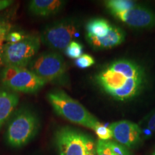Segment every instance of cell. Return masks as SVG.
Wrapping results in <instances>:
<instances>
[{
	"instance_id": "1",
	"label": "cell",
	"mask_w": 155,
	"mask_h": 155,
	"mask_svg": "<svg viewBox=\"0 0 155 155\" xmlns=\"http://www.w3.org/2000/svg\"><path fill=\"white\" fill-rule=\"evenodd\" d=\"M98 86L118 101H129L140 95L147 83L144 68L129 59L112 61L95 76Z\"/></svg>"
},
{
	"instance_id": "2",
	"label": "cell",
	"mask_w": 155,
	"mask_h": 155,
	"mask_svg": "<svg viewBox=\"0 0 155 155\" xmlns=\"http://www.w3.org/2000/svg\"><path fill=\"white\" fill-rule=\"evenodd\" d=\"M40 119L33 110L21 107L14 112L6 131V141L13 148H20L28 144L38 134Z\"/></svg>"
},
{
	"instance_id": "3",
	"label": "cell",
	"mask_w": 155,
	"mask_h": 155,
	"mask_svg": "<svg viewBox=\"0 0 155 155\" xmlns=\"http://www.w3.org/2000/svg\"><path fill=\"white\" fill-rule=\"evenodd\" d=\"M47 98L55 113L71 123L94 130L100 122L81 103L71 98L64 91H51L48 94Z\"/></svg>"
},
{
	"instance_id": "4",
	"label": "cell",
	"mask_w": 155,
	"mask_h": 155,
	"mask_svg": "<svg viewBox=\"0 0 155 155\" xmlns=\"http://www.w3.org/2000/svg\"><path fill=\"white\" fill-rule=\"evenodd\" d=\"M54 141L59 155H90L96 152L94 139L73 127H63L57 129Z\"/></svg>"
},
{
	"instance_id": "5",
	"label": "cell",
	"mask_w": 155,
	"mask_h": 155,
	"mask_svg": "<svg viewBox=\"0 0 155 155\" xmlns=\"http://www.w3.org/2000/svg\"><path fill=\"white\" fill-rule=\"evenodd\" d=\"M41 45L40 36L28 35L17 43L3 45L1 63L4 67L28 68Z\"/></svg>"
},
{
	"instance_id": "6",
	"label": "cell",
	"mask_w": 155,
	"mask_h": 155,
	"mask_svg": "<svg viewBox=\"0 0 155 155\" xmlns=\"http://www.w3.org/2000/svg\"><path fill=\"white\" fill-rule=\"evenodd\" d=\"M80 23L75 18H65L45 27L40 35L41 43L53 51H64L78 35Z\"/></svg>"
},
{
	"instance_id": "7",
	"label": "cell",
	"mask_w": 155,
	"mask_h": 155,
	"mask_svg": "<svg viewBox=\"0 0 155 155\" xmlns=\"http://www.w3.org/2000/svg\"><path fill=\"white\" fill-rule=\"evenodd\" d=\"M2 86L15 93L35 94L43 88L45 81L27 68L3 67L0 71Z\"/></svg>"
},
{
	"instance_id": "8",
	"label": "cell",
	"mask_w": 155,
	"mask_h": 155,
	"mask_svg": "<svg viewBox=\"0 0 155 155\" xmlns=\"http://www.w3.org/2000/svg\"><path fill=\"white\" fill-rule=\"evenodd\" d=\"M27 68L46 83H55L62 80L67 72L66 63L63 57L53 50L39 54Z\"/></svg>"
},
{
	"instance_id": "9",
	"label": "cell",
	"mask_w": 155,
	"mask_h": 155,
	"mask_svg": "<svg viewBox=\"0 0 155 155\" xmlns=\"http://www.w3.org/2000/svg\"><path fill=\"white\" fill-rule=\"evenodd\" d=\"M108 127L112 131L115 141L128 150L137 147L143 140L142 132L139 124L121 120L114 122Z\"/></svg>"
},
{
	"instance_id": "10",
	"label": "cell",
	"mask_w": 155,
	"mask_h": 155,
	"mask_svg": "<svg viewBox=\"0 0 155 155\" xmlns=\"http://www.w3.org/2000/svg\"><path fill=\"white\" fill-rule=\"evenodd\" d=\"M111 15L133 28L149 29L155 26V13L151 9L139 4L129 10Z\"/></svg>"
},
{
	"instance_id": "11",
	"label": "cell",
	"mask_w": 155,
	"mask_h": 155,
	"mask_svg": "<svg viewBox=\"0 0 155 155\" xmlns=\"http://www.w3.org/2000/svg\"><path fill=\"white\" fill-rule=\"evenodd\" d=\"M126 38V33L123 29L112 25L111 30L106 37L97 38L86 35L88 43L96 50H108L123 43Z\"/></svg>"
},
{
	"instance_id": "12",
	"label": "cell",
	"mask_w": 155,
	"mask_h": 155,
	"mask_svg": "<svg viewBox=\"0 0 155 155\" xmlns=\"http://www.w3.org/2000/svg\"><path fill=\"white\" fill-rule=\"evenodd\" d=\"M19 100L17 93L0 86V130L14 114Z\"/></svg>"
},
{
	"instance_id": "13",
	"label": "cell",
	"mask_w": 155,
	"mask_h": 155,
	"mask_svg": "<svg viewBox=\"0 0 155 155\" xmlns=\"http://www.w3.org/2000/svg\"><path fill=\"white\" fill-rule=\"evenodd\" d=\"M66 2L61 0H32L28 5L30 14L36 17H47L59 13Z\"/></svg>"
},
{
	"instance_id": "14",
	"label": "cell",
	"mask_w": 155,
	"mask_h": 155,
	"mask_svg": "<svg viewBox=\"0 0 155 155\" xmlns=\"http://www.w3.org/2000/svg\"><path fill=\"white\" fill-rule=\"evenodd\" d=\"M96 155H131L127 148L115 141L98 139L96 144Z\"/></svg>"
},
{
	"instance_id": "15",
	"label": "cell",
	"mask_w": 155,
	"mask_h": 155,
	"mask_svg": "<svg viewBox=\"0 0 155 155\" xmlns=\"http://www.w3.org/2000/svg\"><path fill=\"white\" fill-rule=\"evenodd\" d=\"M111 27L112 25L106 19H91L86 25V35L97 38H104L108 34Z\"/></svg>"
},
{
	"instance_id": "16",
	"label": "cell",
	"mask_w": 155,
	"mask_h": 155,
	"mask_svg": "<svg viewBox=\"0 0 155 155\" xmlns=\"http://www.w3.org/2000/svg\"><path fill=\"white\" fill-rule=\"evenodd\" d=\"M139 125L142 132L143 139L155 135V108L141 120Z\"/></svg>"
},
{
	"instance_id": "17",
	"label": "cell",
	"mask_w": 155,
	"mask_h": 155,
	"mask_svg": "<svg viewBox=\"0 0 155 155\" xmlns=\"http://www.w3.org/2000/svg\"><path fill=\"white\" fill-rule=\"evenodd\" d=\"M137 3L131 0H108L104 2V5L110 14L119 13L134 8Z\"/></svg>"
},
{
	"instance_id": "18",
	"label": "cell",
	"mask_w": 155,
	"mask_h": 155,
	"mask_svg": "<svg viewBox=\"0 0 155 155\" xmlns=\"http://www.w3.org/2000/svg\"><path fill=\"white\" fill-rule=\"evenodd\" d=\"M83 48L82 45L75 40H73L67 46L64 52L68 58L77 59L83 55Z\"/></svg>"
},
{
	"instance_id": "19",
	"label": "cell",
	"mask_w": 155,
	"mask_h": 155,
	"mask_svg": "<svg viewBox=\"0 0 155 155\" xmlns=\"http://www.w3.org/2000/svg\"><path fill=\"white\" fill-rule=\"evenodd\" d=\"M94 131L96 132L100 140L108 141L111 140L113 138V134L109 127H106L101 122L95 127Z\"/></svg>"
},
{
	"instance_id": "20",
	"label": "cell",
	"mask_w": 155,
	"mask_h": 155,
	"mask_svg": "<svg viewBox=\"0 0 155 155\" xmlns=\"http://www.w3.org/2000/svg\"><path fill=\"white\" fill-rule=\"evenodd\" d=\"M95 64V59L92 55L85 53L75 59V66L81 69H86L91 67Z\"/></svg>"
},
{
	"instance_id": "21",
	"label": "cell",
	"mask_w": 155,
	"mask_h": 155,
	"mask_svg": "<svg viewBox=\"0 0 155 155\" xmlns=\"http://www.w3.org/2000/svg\"><path fill=\"white\" fill-rule=\"evenodd\" d=\"M24 35L22 32H9L7 35L6 40L7 43H17V42H20L23 38H25Z\"/></svg>"
},
{
	"instance_id": "22",
	"label": "cell",
	"mask_w": 155,
	"mask_h": 155,
	"mask_svg": "<svg viewBox=\"0 0 155 155\" xmlns=\"http://www.w3.org/2000/svg\"><path fill=\"white\" fill-rule=\"evenodd\" d=\"M10 25L8 23L0 21V42H3L6 40L7 35L9 33Z\"/></svg>"
},
{
	"instance_id": "23",
	"label": "cell",
	"mask_w": 155,
	"mask_h": 155,
	"mask_svg": "<svg viewBox=\"0 0 155 155\" xmlns=\"http://www.w3.org/2000/svg\"><path fill=\"white\" fill-rule=\"evenodd\" d=\"M13 2L10 1V0H0V11L8 7Z\"/></svg>"
},
{
	"instance_id": "24",
	"label": "cell",
	"mask_w": 155,
	"mask_h": 155,
	"mask_svg": "<svg viewBox=\"0 0 155 155\" xmlns=\"http://www.w3.org/2000/svg\"><path fill=\"white\" fill-rule=\"evenodd\" d=\"M3 42H0V65H2L1 63V58H2V50H3Z\"/></svg>"
},
{
	"instance_id": "25",
	"label": "cell",
	"mask_w": 155,
	"mask_h": 155,
	"mask_svg": "<svg viewBox=\"0 0 155 155\" xmlns=\"http://www.w3.org/2000/svg\"><path fill=\"white\" fill-rule=\"evenodd\" d=\"M151 155H155V147L154 148V150H152V153H151Z\"/></svg>"
}]
</instances>
